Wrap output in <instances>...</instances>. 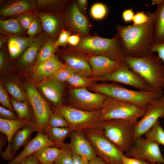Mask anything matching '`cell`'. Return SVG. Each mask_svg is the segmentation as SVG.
Listing matches in <instances>:
<instances>
[{
    "label": "cell",
    "instance_id": "cell-17",
    "mask_svg": "<svg viewBox=\"0 0 164 164\" xmlns=\"http://www.w3.org/2000/svg\"><path fill=\"white\" fill-rule=\"evenodd\" d=\"M47 146L56 147V145L43 131L40 130L29 141L23 150L8 164H18L27 157Z\"/></svg>",
    "mask_w": 164,
    "mask_h": 164
},
{
    "label": "cell",
    "instance_id": "cell-49",
    "mask_svg": "<svg viewBox=\"0 0 164 164\" xmlns=\"http://www.w3.org/2000/svg\"><path fill=\"white\" fill-rule=\"evenodd\" d=\"M18 164H40L35 153L27 157Z\"/></svg>",
    "mask_w": 164,
    "mask_h": 164
},
{
    "label": "cell",
    "instance_id": "cell-56",
    "mask_svg": "<svg viewBox=\"0 0 164 164\" xmlns=\"http://www.w3.org/2000/svg\"><path fill=\"white\" fill-rule=\"evenodd\" d=\"M163 1V0H152V4L153 5H155L158 6L160 5Z\"/></svg>",
    "mask_w": 164,
    "mask_h": 164
},
{
    "label": "cell",
    "instance_id": "cell-53",
    "mask_svg": "<svg viewBox=\"0 0 164 164\" xmlns=\"http://www.w3.org/2000/svg\"><path fill=\"white\" fill-rule=\"evenodd\" d=\"M89 162V164H109L97 156L91 160Z\"/></svg>",
    "mask_w": 164,
    "mask_h": 164
},
{
    "label": "cell",
    "instance_id": "cell-29",
    "mask_svg": "<svg viewBox=\"0 0 164 164\" xmlns=\"http://www.w3.org/2000/svg\"><path fill=\"white\" fill-rule=\"evenodd\" d=\"M54 41L50 38L42 44L37 54L35 65L47 60L54 55Z\"/></svg>",
    "mask_w": 164,
    "mask_h": 164
},
{
    "label": "cell",
    "instance_id": "cell-33",
    "mask_svg": "<svg viewBox=\"0 0 164 164\" xmlns=\"http://www.w3.org/2000/svg\"><path fill=\"white\" fill-rule=\"evenodd\" d=\"M0 27L2 30L11 33H19L23 30L19 19H16L0 20Z\"/></svg>",
    "mask_w": 164,
    "mask_h": 164
},
{
    "label": "cell",
    "instance_id": "cell-21",
    "mask_svg": "<svg viewBox=\"0 0 164 164\" xmlns=\"http://www.w3.org/2000/svg\"><path fill=\"white\" fill-rule=\"evenodd\" d=\"M37 37H23L16 35L12 36L8 40V48L11 57L15 58L19 56L36 40Z\"/></svg>",
    "mask_w": 164,
    "mask_h": 164
},
{
    "label": "cell",
    "instance_id": "cell-6",
    "mask_svg": "<svg viewBox=\"0 0 164 164\" xmlns=\"http://www.w3.org/2000/svg\"><path fill=\"white\" fill-rule=\"evenodd\" d=\"M145 110L130 102L107 96L101 110V119L123 120L135 125Z\"/></svg>",
    "mask_w": 164,
    "mask_h": 164
},
{
    "label": "cell",
    "instance_id": "cell-51",
    "mask_svg": "<svg viewBox=\"0 0 164 164\" xmlns=\"http://www.w3.org/2000/svg\"><path fill=\"white\" fill-rule=\"evenodd\" d=\"M80 41V38L77 35L70 36L68 38L67 42L70 44L75 46L77 45Z\"/></svg>",
    "mask_w": 164,
    "mask_h": 164
},
{
    "label": "cell",
    "instance_id": "cell-55",
    "mask_svg": "<svg viewBox=\"0 0 164 164\" xmlns=\"http://www.w3.org/2000/svg\"><path fill=\"white\" fill-rule=\"evenodd\" d=\"M77 2L80 8L84 10L87 5V1L86 0H79Z\"/></svg>",
    "mask_w": 164,
    "mask_h": 164
},
{
    "label": "cell",
    "instance_id": "cell-37",
    "mask_svg": "<svg viewBox=\"0 0 164 164\" xmlns=\"http://www.w3.org/2000/svg\"><path fill=\"white\" fill-rule=\"evenodd\" d=\"M47 125L57 128L68 127V123L63 116L59 113L52 111L48 118Z\"/></svg>",
    "mask_w": 164,
    "mask_h": 164
},
{
    "label": "cell",
    "instance_id": "cell-48",
    "mask_svg": "<svg viewBox=\"0 0 164 164\" xmlns=\"http://www.w3.org/2000/svg\"><path fill=\"white\" fill-rule=\"evenodd\" d=\"M122 164H145V161L138 159L127 157L124 155Z\"/></svg>",
    "mask_w": 164,
    "mask_h": 164
},
{
    "label": "cell",
    "instance_id": "cell-3",
    "mask_svg": "<svg viewBox=\"0 0 164 164\" xmlns=\"http://www.w3.org/2000/svg\"><path fill=\"white\" fill-rule=\"evenodd\" d=\"M87 89L145 108L151 102L159 98L163 94L153 91L131 90L124 87L117 83L113 82L95 84Z\"/></svg>",
    "mask_w": 164,
    "mask_h": 164
},
{
    "label": "cell",
    "instance_id": "cell-35",
    "mask_svg": "<svg viewBox=\"0 0 164 164\" xmlns=\"http://www.w3.org/2000/svg\"><path fill=\"white\" fill-rule=\"evenodd\" d=\"M40 17L44 31L49 34H53L58 26L57 21L56 19L53 16L47 14H41Z\"/></svg>",
    "mask_w": 164,
    "mask_h": 164
},
{
    "label": "cell",
    "instance_id": "cell-63",
    "mask_svg": "<svg viewBox=\"0 0 164 164\" xmlns=\"http://www.w3.org/2000/svg\"></svg>",
    "mask_w": 164,
    "mask_h": 164
},
{
    "label": "cell",
    "instance_id": "cell-24",
    "mask_svg": "<svg viewBox=\"0 0 164 164\" xmlns=\"http://www.w3.org/2000/svg\"><path fill=\"white\" fill-rule=\"evenodd\" d=\"M154 14V27L152 44L164 41V0L157 6Z\"/></svg>",
    "mask_w": 164,
    "mask_h": 164
},
{
    "label": "cell",
    "instance_id": "cell-18",
    "mask_svg": "<svg viewBox=\"0 0 164 164\" xmlns=\"http://www.w3.org/2000/svg\"><path fill=\"white\" fill-rule=\"evenodd\" d=\"M88 61L91 68L92 77H94L110 73L118 68L122 62L102 55L92 56Z\"/></svg>",
    "mask_w": 164,
    "mask_h": 164
},
{
    "label": "cell",
    "instance_id": "cell-31",
    "mask_svg": "<svg viewBox=\"0 0 164 164\" xmlns=\"http://www.w3.org/2000/svg\"><path fill=\"white\" fill-rule=\"evenodd\" d=\"M144 135L146 139L164 146V130L159 120Z\"/></svg>",
    "mask_w": 164,
    "mask_h": 164
},
{
    "label": "cell",
    "instance_id": "cell-27",
    "mask_svg": "<svg viewBox=\"0 0 164 164\" xmlns=\"http://www.w3.org/2000/svg\"><path fill=\"white\" fill-rule=\"evenodd\" d=\"M70 18L71 24L75 30L82 33H87L89 28L87 20L79 11L75 3L71 9Z\"/></svg>",
    "mask_w": 164,
    "mask_h": 164
},
{
    "label": "cell",
    "instance_id": "cell-32",
    "mask_svg": "<svg viewBox=\"0 0 164 164\" xmlns=\"http://www.w3.org/2000/svg\"><path fill=\"white\" fill-rule=\"evenodd\" d=\"M10 100L13 108L16 111L19 119L34 121L31 120L32 117V114L26 100L22 102H18L13 99H11Z\"/></svg>",
    "mask_w": 164,
    "mask_h": 164
},
{
    "label": "cell",
    "instance_id": "cell-9",
    "mask_svg": "<svg viewBox=\"0 0 164 164\" xmlns=\"http://www.w3.org/2000/svg\"><path fill=\"white\" fill-rule=\"evenodd\" d=\"M124 155L130 158L146 160L152 164H164V158L156 142L144 138L142 136L136 138L129 150Z\"/></svg>",
    "mask_w": 164,
    "mask_h": 164
},
{
    "label": "cell",
    "instance_id": "cell-8",
    "mask_svg": "<svg viewBox=\"0 0 164 164\" xmlns=\"http://www.w3.org/2000/svg\"><path fill=\"white\" fill-rule=\"evenodd\" d=\"M82 132L97 156L109 164H122L123 153L107 138L102 129H87Z\"/></svg>",
    "mask_w": 164,
    "mask_h": 164
},
{
    "label": "cell",
    "instance_id": "cell-4",
    "mask_svg": "<svg viewBox=\"0 0 164 164\" xmlns=\"http://www.w3.org/2000/svg\"><path fill=\"white\" fill-rule=\"evenodd\" d=\"M54 111L64 117L71 131L82 132L94 129L103 130L104 121L101 119V110L88 111L70 105H63L56 107Z\"/></svg>",
    "mask_w": 164,
    "mask_h": 164
},
{
    "label": "cell",
    "instance_id": "cell-5",
    "mask_svg": "<svg viewBox=\"0 0 164 164\" xmlns=\"http://www.w3.org/2000/svg\"><path fill=\"white\" fill-rule=\"evenodd\" d=\"M78 50L93 55H102L120 62L124 61L126 56L117 35L111 39L97 36L84 38L79 43Z\"/></svg>",
    "mask_w": 164,
    "mask_h": 164
},
{
    "label": "cell",
    "instance_id": "cell-26",
    "mask_svg": "<svg viewBox=\"0 0 164 164\" xmlns=\"http://www.w3.org/2000/svg\"><path fill=\"white\" fill-rule=\"evenodd\" d=\"M46 36L45 34H42L37 37L25 50L20 59V63L25 65L32 64L36 58L40 47L46 41Z\"/></svg>",
    "mask_w": 164,
    "mask_h": 164
},
{
    "label": "cell",
    "instance_id": "cell-58",
    "mask_svg": "<svg viewBox=\"0 0 164 164\" xmlns=\"http://www.w3.org/2000/svg\"><path fill=\"white\" fill-rule=\"evenodd\" d=\"M162 88L163 89H164V79L163 80L162 83Z\"/></svg>",
    "mask_w": 164,
    "mask_h": 164
},
{
    "label": "cell",
    "instance_id": "cell-60",
    "mask_svg": "<svg viewBox=\"0 0 164 164\" xmlns=\"http://www.w3.org/2000/svg\"><path fill=\"white\" fill-rule=\"evenodd\" d=\"M162 94H164V91H163V90L162 91Z\"/></svg>",
    "mask_w": 164,
    "mask_h": 164
},
{
    "label": "cell",
    "instance_id": "cell-25",
    "mask_svg": "<svg viewBox=\"0 0 164 164\" xmlns=\"http://www.w3.org/2000/svg\"><path fill=\"white\" fill-rule=\"evenodd\" d=\"M48 138L55 145L56 147L60 148L64 144L66 138L70 136L71 132L68 127L57 128L47 125L43 130Z\"/></svg>",
    "mask_w": 164,
    "mask_h": 164
},
{
    "label": "cell",
    "instance_id": "cell-10",
    "mask_svg": "<svg viewBox=\"0 0 164 164\" xmlns=\"http://www.w3.org/2000/svg\"><path fill=\"white\" fill-rule=\"evenodd\" d=\"M92 78L96 81L119 83L131 86L139 90L154 92L139 75L130 70L124 61L118 68L110 73Z\"/></svg>",
    "mask_w": 164,
    "mask_h": 164
},
{
    "label": "cell",
    "instance_id": "cell-15",
    "mask_svg": "<svg viewBox=\"0 0 164 164\" xmlns=\"http://www.w3.org/2000/svg\"><path fill=\"white\" fill-rule=\"evenodd\" d=\"M69 145L73 153L89 162L97 156L90 142L82 132L71 131Z\"/></svg>",
    "mask_w": 164,
    "mask_h": 164
},
{
    "label": "cell",
    "instance_id": "cell-42",
    "mask_svg": "<svg viewBox=\"0 0 164 164\" xmlns=\"http://www.w3.org/2000/svg\"><path fill=\"white\" fill-rule=\"evenodd\" d=\"M149 52L154 53H157L158 56L164 62V41L157 43L152 44L151 46Z\"/></svg>",
    "mask_w": 164,
    "mask_h": 164
},
{
    "label": "cell",
    "instance_id": "cell-47",
    "mask_svg": "<svg viewBox=\"0 0 164 164\" xmlns=\"http://www.w3.org/2000/svg\"><path fill=\"white\" fill-rule=\"evenodd\" d=\"M33 19L30 15H25L22 16L19 20L22 27L25 29H28Z\"/></svg>",
    "mask_w": 164,
    "mask_h": 164
},
{
    "label": "cell",
    "instance_id": "cell-52",
    "mask_svg": "<svg viewBox=\"0 0 164 164\" xmlns=\"http://www.w3.org/2000/svg\"><path fill=\"white\" fill-rule=\"evenodd\" d=\"M37 4L39 7L48 6L55 3L57 1L52 0H37Z\"/></svg>",
    "mask_w": 164,
    "mask_h": 164
},
{
    "label": "cell",
    "instance_id": "cell-30",
    "mask_svg": "<svg viewBox=\"0 0 164 164\" xmlns=\"http://www.w3.org/2000/svg\"><path fill=\"white\" fill-rule=\"evenodd\" d=\"M96 82L92 77H87L75 73L71 75L66 81L72 88H88L95 84Z\"/></svg>",
    "mask_w": 164,
    "mask_h": 164
},
{
    "label": "cell",
    "instance_id": "cell-36",
    "mask_svg": "<svg viewBox=\"0 0 164 164\" xmlns=\"http://www.w3.org/2000/svg\"><path fill=\"white\" fill-rule=\"evenodd\" d=\"M5 87L7 91L15 101L22 102L26 100L25 96L22 91L15 83L8 82L5 84Z\"/></svg>",
    "mask_w": 164,
    "mask_h": 164
},
{
    "label": "cell",
    "instance_id": "cell-50",
    "mask_svg": "<svg viewBox=\"0 0 164 164\" xmlns=\"http://www.w3.org/2000/svg\"><path fill=\"white\" fill-rule=\"evenodd\" d=\"M73 164H89V162L79 156L73 153Z\"/></svg>",
    "mask_w": 164,
    "mask_h": 164
},
{
    "label": "cell",
    "instance_id": "cell-62",
    "mask_svg": "<svg viewBox=\"0 0 164 164\" xmlns=\"http://www.w3.org/2000/svg\"><path fill=\"white\" fill-rule=\"evenodd\" d=\"M53 164H54L53 163Z\"/></svg>",
    "mask_w": 164,
    "mask_h": 164
},
{
    "label": "cell",
    "instance_id": "cell-28",
    "mask_svg": "<svg viewBox=\"0 0 164 164\" xmlns=\"http://www.w3.org/2000/svg\"><path fill=\"white\" fill-rule=\"evenodd\" d=\"M62 151V150L57 147L47 146L37 151L36 155L40 164H53L56 158Z\"/></svg>",
    "mask_w": 164,
    "mask_h": 164
},
{
    "label": "cell",
    "instance_id": "cell-57",
    "mask_svg": "<svg viewBox=\"0 0 164 164\" xmlns=\"http://www.w3.org/2000/svg\"><path fill=\"white\" fill-rule=\"evenodd\" d=\"M7 37H3L2 38H1L0 40V49L2 48L4 43L7 40Z\"/></svg>",
    "mask_w": 164,
    "mask_h": 164
},
{
    "label": "cell",
    "instance_id": "cell-13",
    "mask_svg": "<svg viewBox=\"0 0 164 164\" xmlns=\"http://www.w3.org/2000/svg\"><path fill=\"white\" fill-rule=\"evenodd\" d=\"M160 118L164 119V94L149 104L141 119L135 125V139L144 135Z\"/></svg>",
    "mask_w": 164,
    "mask_h": 164
},
{
    "label": "cell",
    "instance_id": "cell-1",
    "mask_svg": "<svg viewBox=\"0 0 164 164\" xmlns=\"http://www.w3.org/2000/svg\"><path fill=\"white\" fill-rule=\"evenodd\" d=\"M154 27V14L151 12L149 21L145 24L117 25V35L125 56L138 58L148 53L153 43Z\"/></svg>",
    "mask_w": 164,
    "mask_h": 164
},
{
    "label": "cell",
    "instance_id": "cell-11",
    "mask_svg": "<svg viewBox=\"0 0 164 164\" xmlns=\"http://www.w3.org/2000/svg\"><path fill=\"white\" fill-rule=\"evenodd\" d=\"M70 105L88 111L100 110L107 97L98 93H92L87 88H71L69 91Z\"/></svg>",
    "mask_w": 164,
    "mask_h": 164
},
{
    "label": "cell",
    "instance_id": "cell-41",
    "mask_svg": "<svg viewBox=\"0 0 164 164\" xmlns=\"http://www.w3.org/2000/svg\"><path fill=\"white\" fill-rule=\"evenodd\" d=\"M0 102L2 107L13 112L15 111L6 92L1 84H0Z\"/></svg>",
    "mask_w": 164,
    "mask_h": 164
},
{
    "label": "cell",
    "instance_id": "cell-34",
    "mask_svg": "<svg viewBox=\"0 0 164 164\" xmlns=\"http://www.w3.org/2000/svg\"><path fill=\"white\" fill-rule=\"evenodd\" d=\"M60 148L62 151L55 160L54 164H73V152L69 144L65 143Z\"/></svg>",
    "mask_w": 164,
    "mask_h": 164
},
{
    "label": "cell",
    "instance_id": "cell-39",
    "mask_svg": "<svg viewBox=\"0 0 164 164\" xmlns=\"http://www.w3.org/2000/svg\"><path fill=\"white\" fill-rule=\"evenodd\" d=\"M92 16L96 19H101L106 15L107 9L103 4L97 3L94 4L92 7L91 10Z\"/></svg>",
    "mask_w": 164,
    "mask_h": 164
},
{
    "label": "cell",
    "instance_id": "cell-14",
    "mask_svg": "<svg viewBox=\"0 0 164 164\" xmlns=\"http://www.w3.org/2000/svg\"><path fill=\"white\" fill-rule=\"evenodd\" d=\"M39 131L34 121L17 130L14 134L8 148L1 153V156L5 161L12 160L19 149L25 146L30 140L32 133Z\"/></svg>",
    "mask_w": 164,
    "mask_h": 164
},
{
    "label": "cell",
    "instance_id": "cell-2",
    "mask_svg": "<svg viewBox=\"0 0 164 164\" xmlns=\"http://www.w3.org/2000/svg\"><path fill=\"white\" fill-rule=\"evenodd\" d=\"M124 62L130 70L139 75L155 92L162 94L164 64L158 56L149 52L140 58L126 56Z\"/></svg>",
    "mask_w": 164,
    "mask_h": 164
},
{
    "label": "cell",
    "instance_id": "cell-22",
    "mask_svg": "<svg viewBox=\"0 0 164 164\" xmlns=\"http://www.w3.org/2000/svg\"><path fill=\"white\" fill-rule=\"evenodd\" d=\"M34 121L29 120H9L0 118V131L6 136L8 148L12 138L16 132L30 123Z\"/></svg>",
    "mask_w": 164,
    "mask_h": 164
},
{
    "label": "cell",
    "instance_id": "cell-44",
    "mask_svg": "<svg viewBox=\"0 0 164 164\" xmlns=\"http://www.w3.org/2000/svg\"><path fill=\"white\" fill-rule=\"evenodd\" d=\"M70 36V33L68 31L65 30L62 31L58 39L55 43L54 47L56 49L58 46L65 45L68 43V39Z\"/></svg>",
    "mask_w": 164,
    "mask_h": 164
},
{
    "label": "cell",
    "instance_id": "cell-40",
    "mask_svg": "<svg viewBox=\"0 0 164 164\" xmlns=\"http://www.w3.org/2000/svg\"><path fill=\"white\" fill-rule=\"evenodd\" d=\"M150 18V12L145 13L144 11L137 12L134 15L132 22L133 25H139L147 23Z\"/></svg>",
    "mask_w": 164,
    "mask_h": 164
},
{
    "label": "cell",
    "instance_id": "cell-19",
    "mask_svg": "<svg viewBox=\"0 0 164 164\" xmlns=\"http://www.w3.org/2000/svg\"><path fill=\"white\" fill-rule=\"evenodd\" d=\"M65 66L54 55L47 60L35 65L32 76L34 80L38 83L50 77Z\"/></svg>",
    "mask_w": 164,
    "mask_h": 164
},
{
    "label": "cell",
    "instance_id": "cell-46",
    "mask_svg": "<svg viewBox=\"0 0 164 164\" xmlns=\"http://www.w3.org/2000/svg\"><path fill=\"white\" fill-rule=\"evenodd\" d=\"M135 14L131 7L124 10L122 13L123 20L125 22H132Z\"/></svg>",
    "mask_w": 164,
    "mask_h": 164
},
{
    "label": "cell",
    "instance_id": "cell-61",
    "mask_svg": "<svg viewBox=\"0 0 164 164\" xmlns=\"http://www.w3.org/2000/svg\"><path fill=\"white\" fill-rule=\"evenodd\" d=\"M163 127H164V124L163 125Z\"/></svg>",
    "mask_w": 164,
    "mask_h": 164
},
{
    "label": "cell",
    "instance_id": "cell-12",
    "mask_svg": "<svg viewBox=\"0 0 164 164\" xmlns=\"http://www.w3.org/2000/svg\"><path fill=\"white\" fill-rule=\"evenodd\" d=\"M26 90L34 113L35 122L39 131H43L47 125V121L52 110L33 84L31 83L27 84Z\"/></svg>",
    "mask_w": 164,
    "mask_h": 164
},
{
    "label": "cell",
    "instance_id": "cell-45",
    "mask_svg": "<svg viewBox=\"0 0 164 164\" xmlns=\"http://www.w3.org/2000/svg\"><path fill=\"white\" fill-rule=\"evenodd\" d=\"M40 31V26L37 20L33 18L32 21L28 29L27 34L29 36H34Z\"/></svg>",
    "mask_w": 164,
    "mask_h": 164
},
{
    "label": "cell",
    "instance_id": "cell-7",
    "mask_svg": "<svg viewBox=\"0 0 164 164\" xmlns=\"http://www.w3.org/2000/svg\"><path fill=\"white\" fill-rule=\"evenodd\" d=\"M103 130L107 138L123 153L129 150L135 140V125L125 120L104 121Z\"/></svg>",
    "mask_w": 164,
    "mask_h": 164
},
{
    "label": "cell",
    "instance_id": "cell-23",
    "mask_svg": "<svg viewBox=\"0 0 164 164\" xmlns=\"http://www.w3.org/2000/svg\"><path fill=\"white\" fill-rule=\"evenodd\" d=\"M35 6L32 1L22 0L10 2L0 9V14L2 16H8L26 12Z\"/></svg>",
    "mask_w": 164,
    "mask_h": 164
},
{
    "label": "cell",
    "instance_id": "cell-16",
    "mask_svg": "<svg viewBox=\"0 0 164 164\" xmlns=\"http://www.w3.org/2000/svg\"><path fill=\"white\" fill-rule=\"evenodd\" d=\"M36 87L55 107L63 105V97L65 89L64 83L48 78L38 83Z\"/></svg>",
    "mask_w": 164,
    "mask_h": 164
},
{
    "label": "cell",
    "instance_id": "cell-59",
    "mask_svg": "<svg viewBox=\"0 0 164 164\" xmlns=\"http://www.w3.org/2000/svg\"><path fill=\"white\" fill-rule=\"evenodd\" d=\"M145 164H149V163H148L146 162L145 161ZM161 163H156L155 164H160Z\"/></svg>",
    "mask_w": 164,
    "mask_h": 164
},
{
    "label": "cell",
    "instance_id": "cell-43",
    "mask_svg": "<svg viewBox=\"0 0 164 164\" xmlns=\"http://www.w3.org/2000/svg\"><path fill=\"white\" fill-rule=\"evenodd\" d=\"M0 118L9 120H16L19 119L16 114L12 111L4 108L0 106Z\"/></svg>",
    "mask_w": 164,
    "mask_h": 164
},
{
    "label": "cell",
    "instance_id": "cell-38",
    "mask_svg": "<svg viewBox=\"0 0 164 164\" xmlns=\"http://www.w3.org/2000/svg\"><path fill=\"white\" fill-rule=\"evenodd\" d=\"M74 73L70 69L65 66L49 78L54 79L64 83L66 82L69 77Z\"/></svg>",
    "mask_w": 164,
    "mask_h": 164
},
{
    "label": "cell",
    "instance_id": "cell-20",
    "mask_svg": "<svg viewBox=\"0 0 164 164\" xmlns=\"http://www.w3.org/2000/svg\"><path fill=\"white\" fill-rule=\"evenodd\" d=\"M63 58L65 66L75 73L87 77H92L91 66L88 60L84 56L77 53L70 54L64 56Z\"/></svg>",
    "mask_w": 164,
    "mask_h": 164
},
{
    "label": "cell",
    "instance_id": "cell-54",
    "mask_svg": "<svg viewBox=\"0 0 164 164\" xmlns=\"http://www.w3.org/2000/svg\"><path fill=\"white\" fill-rule=\"evenodd\" d=\"M5 63V55L4 51L0 52V69L2 70L3 68Z\"/></svg>",
    "mask_w": 164,
    "mask_h": 164
}]
</instances>
